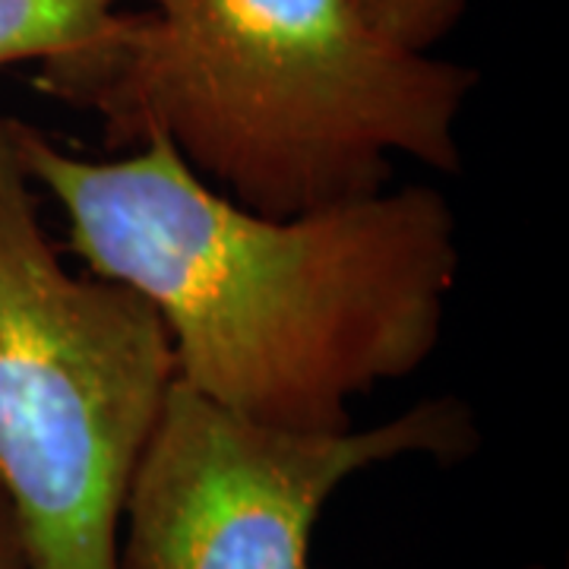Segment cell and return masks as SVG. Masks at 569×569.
<instances>
[{"instance_id":"3","label":"cell","mask_w":569,"mask_h":569,"mask_svg":"<svg viewBox=\"0 0 569 569\" xmlns=\"http://www.w3.org/2000/svg\"><path fill=\"white\" fill-rule=\"evenodd\" d=\"M174 380L159 310L61 263L0 118V488L32 569H118L127 490Z\"/></svg>"},{"instance_id":"5","label":"cell","mask_w":569,"mask_h":569,"mask_svg":"<svg viewBox=\"0 0 569 569\" xmlns=\"http://www.w3.org/2000/svg\"><path fill=\"white\" fill-rule=\"evenodd\" d=\"M127 0H0V67L51 61L89 41Z\"/></svg>"},{"instance_id":"4","label":"cell","mask_w":569,"mask_h":569,"mask_svg":"<svg viewBox=\"0 0 569 569\" xmlns=\"http://www.w3.org/2000/svg\"><path fill=\"white\" fill-rule=\"evenodd\" d=\"M481 447L471 408L437 396L387 425L295 433L253 425L174 380L127 490L118 569H317L310 541L351 475Z\"/></svg>"},{"instance_id":"1","label":"cell","mask_w":569,"mask_h":569,"mask_svg":"<svg viewBox=\"0 0 569 569\" xmlns=\"http://www.w3.org/2000/svg\"><path fill=\"white\" fill-rule=\"evenodd\" d=\"M13 121V118H10ZM70 253L159 310L178 383L253 425L351 430L348 402L440 346L459 279L456 212L425 183L276 219L228 200L152 137L99 162L13 121Z\"/></svg>"},{"instance_id":"6","label":"cell","mask_w":569,"mask_h":569,"mask_svg":"<svg viewBox=\"0 0 569 569\" xmlns=\"http://www.w3.org/2000/svg\"><path fill=\"white\" fill-rule=\"evenodd\" d=\"M358 10L387 39L411 51H427L462 20L468 0H355Z\"/></svg>"},{"instance_id":"7","label":"cell","mask_w":569,"mask_h":569,"mask_svg":"<svg viewBox=\"0 0 569 569\" xmlns=\"http://www.w3.org/2000/svg\"><path fill=\"white\" fill-rule=\"evenodd\" d=\"M0 569H32L17 512L10 507L3 488H0Z\"/></svg>"},{"instance_id":"2","label":"cell","mask_w":569,"mask_h":569,"mask_svg":"<svg viewBox=\"0 0 569 569\" xmlns=\"http://www.w3.org/2000/svg\"><path fill=\"white\" fill-rule=\"evenodd\" d=\"M36 86L108 149L162 137L228 200L291 219L387 190L399 156L456 174L478 70L396 44L355 0H142Z\"/></svg>"},{"instance_id":"8","label":"cell","mask_w":569,"mask_h":569,"mask_svg":"<svg viewBox=\"0 0 569 569\" xmlns=\"http://www.w3.org/2000/svg\"><path fill=\"white\" fill-rule=\"evenodd\" d=\"M531 569H548V567H531Z\"/></svg>"}]
</instances>
